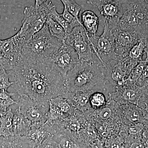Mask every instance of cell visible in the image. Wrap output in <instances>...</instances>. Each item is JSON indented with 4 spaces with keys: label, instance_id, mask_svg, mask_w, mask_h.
Instances as JSON below:
<instances>
[{
    "label": "cell",
    "instance_id": "1",
    "mask_svg": "<svg viewBox=\"0 0 148 148\" xmlns=\"http://www.w3.org/2000/svg\"><path fill=\"white\" fill-rule=\"evenodd\" d=\"M8 73L11 86L18 95H28L35 101L49 102L67 91L66 81L50 59L34 60L21 56L16 67Z\"/></svg>",
    "mask_w": 148,
    "mask_h": 148
},
{
    "label": "cell",
    "instance_id": "2",
    "mask_svg": "<svg viewBox=\"0 0 148 148\" xmlns=\"http://www.w3.org/2000/svg\"><path fill=\"white\" fill-rule=\"evenodd\" d=\"M65 81L70 92L102 91L106 83L105 69L98 59L79 61L68 72Z\"/></svg>",
    "mask_w": 148,
    "mask_h": 148
},
{
    "label": "cell",
    "instance_id": "3",
    "mask_svg": "<svg viewBox=\"0 0 148 148\" xmlns=\"http://www.w3.org/2000/svg\"><path fill=\"white\" fill-rule=\"evenodd\" d=\"M63 41L51 34L46 23L42 29L25 42L21 56L34 60L50 59Z\"/></svg>",
    "mask_w": 148,
    "mask_h": 148
},
{
    "label": "cell",
    "instance_id": "4",
    "mask_svg": "<svg viewBox=\"0 0 148 148\" xmlns=\"http://www.w3.org/2000/svg\"><path fill=\"white\" fill-rule=\"evenodd\" d=\"M52 4L51 1L39 6H31L26 7L24 11V18L18 34L26 41L38 32L46 23Z\"/></svg>",
    "mask_w": 148,
    "mask_h": 148
},
{
    "label": "cell",
    "instance_id": "5",
    "mask_svg": "<svg viewBox=\"0 0 148 148\" xmlns=\"http://www.w3.org/2000/svg\"><path fill=\"white\" fill-rule=\"evenodd\" d=\"M103 34L100 36H89L90 44L94 53L103 64H106L116 59L119 55L115 51L114 39L112 30L104 23Z\"/></svg>",
    "mask_w": 148,
    "mask_h": 148
},
{
    "label": "cell",
    "instance_id": "6",
    "mask_svg": "<svg viewBox=\"0 0 148 148\" xmlns=\"http://www.w3.org/2000/svg\"><path fill=\"white\" fill-rule=\"evenodd\" d=\"M64 41L75 49L79 61L88 62L98 59L92 50L89 35L83 26L75 27L67 34Z\"/></svg>",
    "mask_w": 148,
    "mask_h": 148
},
{
    "label": "cell",
    "instance_id": "7",
    "mask_svg": "<svg viewBox=\"0 0 148 148\" xmlns=\"http://www.w3.org/2000/svg\"><path fill=\"white\" fill-rule=\"evenodd\" d=\"M145 6L138 0H127L117 28L124 31H142L143 10Z\"/></svg>",
    "mask_w": 148,
    "mask_h": 148
},
{
    "label": "cell",
    "instance_id": "8",
    "mask_svg": "<svg viewBox=\"0 0 148 148\" xmlns=\"http://www.w3.org/2000/svg\"><path fill=\"white\" fill-rule=\"evenodd\" d=\"M127 0H89L87 3L97 8L104 23L112 30L117 27Z\"/></svg>",
    "mask_w": 148,
    "mask_h": 148
},
{
    "label": "cell",
    "instance_id": "9",
    "mask_svg": "<svg viewBox=\"0 0 148 148\" xmlns=\"http://www.w3.org/2000/svg\"><path fill=\"white\" fill-rule=\"evenodd\" d=\"M18 95V108L21 113L32 123H45L49 102H38L24 94Z\"/></svg>",
    "mask_w": 148,
    "mask_h": 148
},
{
    "label": "cell",
    "instance_id": "10",
    "mask_svg": "<svg viewBox=\"0 0 148 148\" xmlns=\"http://www.w3.org/2000/svg\"><path fill=\"white\" fill-rule=\"evenodd\" d=\"M50 60L53 67L65 79L68 72L79 61L75 51L64 41Z\"/></svg>",
    "mask_w": 148,
    "mask_h": 148
},
{
    "label": "cell",
    "instance_id": "11",
    "mask_svg": "<svg viewBox=\"0 0 148 148\" xmlns=\"http://www.w3.org/2000/svg\"><path fill=\"white\" fill-rule=\"evenodd\" d=\"M26 42L25 38L20 36L18 32L9 38L0 40V53L8 60L11 70L14 69L19 63L22 48Z\"/></svg>",
    "mask_w": 148,
    "mask_h": 148
},
{
    "label": "cell",
    "instance_id": "12",
    "mask_svg": "<svg viewBox=\"0 0 148 148\" xmlns=\"http://www.w3.org/2000/svg\"><path fill=\"white\" fill-rule=\"evenodd\" d=\"M143 89V86L125 82L123 85L116 88L114 91L109 93L108 99H112L119 106L127 103L137 105Z\"/></svg>",
    "mask_w": 148,
    "mask_h": 148
},
{
    "label": "cell",
    "instance_id": "13",
    "mask_svg": "<svg viewBox=\"0 0 148 148\" xmlns=\"http://www.w3.org/2000/svg\"><path fill=\"white\" fill-rule=\"evenodd\" d=\"M114 39L115 51L118 55L127 54L142 37V31H128L115 28L112 30Z\"/></svg>",
    "mask_w": 148,
    "mask_h": 148
},
{
    "label": "cell",
    "instance_id": "14",
    "mask_svg": "<svg viewBox=\"0 0 148 148\" xmlns=\"http://www.w3.org/2000/svg\"><path fill=\"white\" fill-rule=\"evenodd\" d=\"M51 127L45 123H32L31 128L26 135L21 137L20 142L26 148H34L41 145L46 140L52 137Z\"/></svg>",
    "mask_w": 148,
    "mask_h": 148
},
{
    "label": "cell",
    "instance_id": "15",
    "mask_svg": "<svg viewBox=\"0 0 148 148\" xmlns=\"http://www.w3.org/2000/svg\"><path fill=\"white\" fill-rule=\"evenodd\" d=\"M118 111L120 119L124 125L130 126L145 121L142 110L137 105L131 103L120 105Z\"/></svg>",
    "mask_w": 148,
    "mask_h": 148
},
{
    "label": "cell",
    "instance_id": "16",
    "mask_svg": "<svg viewBox=\"0 0 148 148\" xmlns=\"http://www.w3.org/2000/svg\"><path fill=\"white\" fill-rule=\"evenodd\" d=\"M93 91L71 92L68 90L62 96L67 99L74 108L85 113L91 108L89 98Z\"/></svg>",
    "mask_w": 148,
    "mask_h": 148
},
{
    "label": "cell",
    "instance_id": "17",
    "mask_svg": "<svg viewBox=\"0 0 148 148\" xmlns=\"http://www.w3.org/2000/svg\"><path fill=\"white\" fill-rule=\"evenodd\" d=\"M32 123L21 113L17 108L14 113L12 132L13 140L18 141L20 138L28 133Z\"/></svg>",
    "mask_w": 148,
    "mask_h": 148
},
{
    "label": "cell",
    "instance_id": "18",
    "mask_svg": "<svg viewBox=\"0 0 148 148\" xmlns=\"http://www.w3.org/2000/svg\"><path fill=\"white\" fill-rule=\"evenodd\" d=\"M52 138L60 148H86L83 143L64 130L56 132Z\"/></svg>",
    "mask_w": 148,
    "mask_h": 148
},
{
    "label": "cell",
    "instance_id": "19",
    "mask_svg": "<svg viewBox=\"0 0 148 148\" xmlns=\"http://www.w3.org/2000/svg\"><path fill=\"white\" fill-rule=\"evenodd\" d=\"M14 113L11 108L0 115V137L14 140L12 125Z\"/></svg>",
    "mask_w": 148,
    "mask_h": 148
},
{
    "label": "cell",
    "instance_id": "20",
    "mask_svg": "<svg viewBox=\"0 0 148 148\" xmlns=\"http://www.w3.org/2000/svg\"><path fill=\"white\" fill-rule=\"evenodd\" d=\"M99 22L98 16L92 11L85 10L82 14L81 23L88 35H96Z\"/></svg>",
    "mask_w": 148,
    "mask_h": 148
},
{
    "label": "cell",
    "instance_id": "21",
    "mask_svg": "<svg viewBox=\"0 0 148 148\" xmlns=\"http://www.w3.org/2000/svg\"><path fill=\"white\" fill-rule=\"evenodd\" d=\"M146 44L144 38H141L127 53L129 58L139 63L143 60L144 54L146 53Z\"/></svg>",
    "mask_w": 148,
    "mask_h": 148
},
{
    "label": "cell",
    "instance_id": "22",
    "mask_svg": "<svg viewBox=\"0 0 148 148\" xmlns=\"http://www.w3.org/2000/svg\"><path fill=\"white\" fill-rule=\"evenodd\" d=\"M49 110L46 115L47 120L45 124L51 126L68 117L64 114L56 106L49 102Z\"/></svg>",
    "mask_w": 148,
    "mask_h": 148
},
{
    "label": "cell",
    "instance_id": "23",
    "mask_svg": "<svg viewBox=\"0 0 148 148\" xmlns=\"http://www.w3.org/2000/svg\"><path fill=\"white\" fill-rule=\"evenodd\" d=\"M49 102L56 106L67 116L73 114L75 110L69 101L62 96L52 98Z\"/></svg>",
    "mask_w": 148,
    "mask_h": 148
},
{
    "label": "cell",
    "instance_id": "24",
    "mask_svg": "<svg viewBox=\"0 0 148 148\" xmlns=\"http://www.w3.org/2000/svg\"><path fill=\"white\" fill-rule=\"evenodd\" d=\"M46 24L51 34L62 41L64 40L67 34L60 24L54 21L49 16L47 20Z\"/></svg>",
    "mask_w": 148,
    "mask_h": 148
},
{
    "label": "cell",
    "instance_id": "25",
    "mask_svg": "<svg viewBox=\"0 0 148 148\" xmlns=\"http://www.w3.org/2000/svg\"><path fill=\"white\" fill-rule=\"evenodd\" d=\"M107 98L102 91H94L90 94L89 103L90 108L95 110H100L107 104Z\"/></svg>",
    "mask_w": 148,
    "mask_h": 148
},
{
    "label": "cell",
    "instance_id": "26",
    "mask_svg": "<svg viewBox=\"0 0 148 148\" xmlns=\"http://www.w3.org/2000/svg\"><path fill=\"white\" fill-rule=\"evenodd\" d=\"M14 93L8 91H0V114L5 113L10 106L18 104V102L13 100L12 96Z\"/></svg>",
    "mask_w": 148,
    "mask_h": 148
},
{
    "label": "cell",
    "instance_id": "27",
    "mask_svg": "<svg viewBox=\"0 0 148 148\" xmlns=\"http://www.w3.org/2000/svg\"><path fill=\"white\" fill-rule=\"evenodd\" d=\"M137 106L142 110L145 121H148V79L143 86V92Z\"/></svg>",
    "mask_w": 148,
    "mask_h": 148
},
{
    "label": "cell",
    "instance_id": "28",
    "mask_svg": "<svg viewBox=\"0 0 148 148\" xmlns=\"http://www.w3.org/2000/svg\"><path fill=\"white\" fill-rule=\"evenodd\" d=\"M146 64L145 60L140 61L132 69L125 82L129 84H136V82L143 74Z\"/></svg>",
    "mask_w": 148,
    "mask_h": 148
},
{
    "label": "cell",
    "instance_id": "29",
    "mask_svg": "<svg viewBox=\"0 0 148 148\" xmlns=\"http://www.w3.org/2000/svg\"><path fill=\"white\" fill-rule=\"evenodd\" d=\"M49 16L63 27L67 34L71 32L72 29L70 25L64 19L61 14L57 12L55 5H53L51 8L49 12Z\"/></svg>",
    "mask_w": 148,
    "mask_h": 148
},
{
    "label": "cell",
    "instance_id": "30",
    "mask_svg": "<svg viewBox=\"0 0 148 148\" xmlns=\"http://www.w3.org/2000/svg\"><path fill=\"white\" fill-rule=\"evenodd\" d=\"M63 3L64 8H66L70 13L74 16L79 18V15L81 7L74 0H60Z\"/></svg>",
    "mask_w": 148,
    "mask_h": 148
},
{
    "label": "cell",
    "instance_id": "31",
    "mask_svg": "<svg viewBox=\"0 0 148 148\" xmlns=\"http://www.w3.org/2000/svg\"><path fill=\"white\" fill-rule=\"evenodd\" d=\"M144 123H138L133 125L127 126L124 125L126 132L127 134L132 138H138L140 137L143 128H144Z\"/></svg>",
    "mask_w": 148,
    "mask_h": 148
},
{
    "label": "cell",
    "instance_id": "32",
    "mask_svg": "<svg viewBox=\"0 0 148 148\" xmlns=\"http://www.w3.org/2000/svg\"><path fill=\"white\" fill-rule=\"evenodd\" d=\"M14 84L10 81L9 74L3 70L0 72V91H7Z\"/></svg>",
    "mask_w": 148,
    "mask_h": 148
},
{
    "label": "cell",
    "instance_id": "33",
    "mask_svg": "<svg viewBox=\"0 0 148 148\" xmlns=\"http://www.w3.org/2000/svg\"><path fill=\"white\" fill-rule=\"evenodd\" d=\"M0 148H25L24 145L18 141L7 140L3 138L0 139Z\"/></svg>",
    "mask_w": 148,
    "mask_h": 148
},
{
    "label": "cell",
    "instance_id": "34",
    "mask_svg": "<svg viewBox=\"0 0 148 148\" xmlns=\"http://www.w3.org/2000/svg\"><path fill=\"white\" fill-rule=\"evenodd\" d=\"M146 53L147 54V57L145 60L146 61V64L142 75L136 82V84L139 86H143L146 81L148 79V53L146 52Z\"/></svg>",
    "mask_w": 148,
    "mask_h": 148
},
{
    "label": "cell",
    "instance_id": "35",
    "mask_svg": "<svg viewBox=\"0 0 148 148\" xmlns=\"http://www.w3.org/2000/svg\"><path fill=\"white\" fill-rule=\"evenodd\" d=\"M34 148H60L57 143L53 140L52 137L46 140L41 145Z\"/></svg>",
    "mask_w": 148,
    "mask_h": 148
},
{
    "label": "cell",
    "instance_id": "36",
    "mask_svg": "<svg viewBox=\"0 0 148 148\" xmlns=\"http://www.w3.org/2000/svg\"><path fill=\"white\" fill-rule=\"evenodd\" d=\"M140 138L144 142V144L146 146L148 145V121H145L144 122V128Z\"/></svg>",
    "mask_w": 148,
    "mask_h": 148
},
{
    "label": "cell",
    "instance_id": "37",
    "mask_svg": "<svg viewBox=\"0 0 148 148\" xmlns=\"http://www.w3.org/2000/svg\"><path fill=\"white\" fill-rule=\"evenodd\" d=\"M121 144L118 138H116L109 140L107 143V147L108 148H121Z\"/></svg>",
    "mask_w": 148,
    "mask_h": 148
},
{
    "label": "cell",
    "instance_id": "38",
    "mask_svg": "<svg viewBox=\"0 0 148 148\" xmlns=\"http://www.w3.org/2000/svg\"><path fill=\"white\" fill-rule=\"evenodd\" d=\"M142 26L143 29H148V6H145L143 10Z\"/></svg>",
    "mask_w": 148,
    "mask_h": 148
},
{
    "label": "cell",
    "instance_id": "39",
    "mask_svg": "<svg viewBox=\"0 0 148 148\" xmlns=\"http://www.w3.org/2000/svg\"><path fill=\"white\" fill-rule=\"evenodd\" d=\"M128 148H146V145L143 143L135 140L130 144Z\"/></svg>",
    "mask_w": 148,
    "mask_h": 148
},
{
    "label": "cell",
    "instance_id": "40",
    "mask_svg": "<svg viewBox=\"0 0 148 148\" xmlns=\"http://www.w3.org/2000/svg\"><path fill=\"white\" fill-rule=\"evenodd\" d=\"M5 58L0 53V72L3 70H5Z\"/></svg>",
    "mask_w": 148,
    "mask_h": 148
},
{
    "label": "cell",
    "instance_id": "41",
    "mask_svg": "<svg viewBox=\"0 0 148 148\" xmlns=\"http://www.w3.org/2000/svg\"><path fill=\"white\" fill-rule=\"evenodd\" d=\"M145 39L146 44V48H148V29H145L142 37Z\"/></svg>",
    "mask_w": 148,
    "mask_h": 148
},
{
    "label": "cell",
    "instance_id": "42",
    "mask_svg": "<svg viewBox=\"0 0 148 148\" xmlns=\"http://www.w3.org/2000/svg\"><path fill=\"white\" fill-rule=\"evenodd\" d=\"M50 1L51 0H35V6H39L45 3Z\"/></svg>",
    "mask_w": 148,
    "mask_h": 148
},
{
    "label": "cell",
    "instance_id": "43",
    "mask_svg": "<svg viewBox=\"0 0 148 148\" xmlns=\"http://www.w3.org/2000/svg\"><path fill=\"white\" fill-rule=\"evenodd\" d=\"M92 148H103L102 145L99 143V142H95L92 143L91 145Z\"/></svg>",
    "mask_w": 148,
    "mask_h": 148
},
{
    "label": "cell",
    "instance_id": "44",
    "mask_svg": "<svg viewBox=\"0 0 148 148\" xmlns=\"http://www.w3.org/2000/svg\"><path fill=\"white\" fill-rule=\"evenodd\" d=\"M138 1L143 5L145 6H148V0H138Z\"/></svg>",
    "mask_w": 148,
    "mask_h": 148
},
{
    "label": "cell",
    "instance_id": "45",
    "mask_svg": "<svg viewBox=\"0 0 148 148\" xmlns=\"http://www.w3.org/2000/svg\"><path fill=\"white\" fill-rule=\"evenodd\" d=\"M146 52H148V48H146Z\"/></svg>",
    "mask_w": 148,
    "mask_h": 148
}]
</instances>
